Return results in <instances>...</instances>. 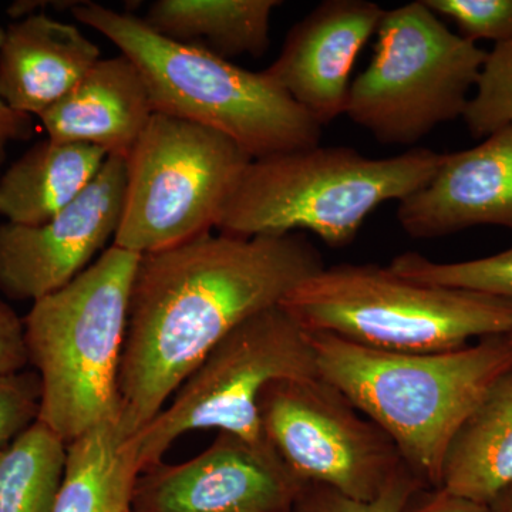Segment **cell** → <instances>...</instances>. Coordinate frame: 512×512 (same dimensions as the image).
Instances as JSON below:
<instances>
[{"label": "cell", "mask_w": 512, "mask_h": 512, "mask_svg": "<svg viewBox=\"0 0 512 512\" xmlns=\"http://www.w3.org/2000/svg\"><path fill=\"white\" fill-rule=\"evenodd\" d=\"M325 268L305 234H207L141 255L119 372V427L144 429L228 333Z\"/></svg>", "instance_id": "6da1fadb"}, {"label": "cell", "mask_w": 512, "mask_h": 512, "mask_svg": "<svg viewBox=\"0 0 512 512\" xmlns=\"http://www.w3.org/2000/svg\"><path fill=\"white\" fill-rule=\"evenodd\" d=\"M308 333V332H306ZM318 375L380 427L427 487H440L448 447L491 384L512 366L507 336L440 353H393L308 333Z\"/></svg>", "instance_id": "7a4b0ae2"}, {"label": "cell", "mask_w": 512, "mask_h": 512, "mask_svg": "<svg viewBox=\"0 0 512 512\" xmlns=\"http://www.w3.org/2000/svg\"><path fill=\"white\" fill-rule=\"evenodd\" d=\"M74 19L109 39L143 76L154 113L210 128L251 160L319 146L322 126L266 70L158 35L143 19L80 2Z\"/></svg>", "instance_id": "3957f363"}, {"label": "cell", "mask_w": 512, "mask_h": 512, "mask_svg": "<svg viewBox=\"0 0 512 512\" xmlns=\"http://www.w3.org/2000/svg\"><path fill=\"white\" fill-rule=\"evenodd\" d=\"M441 157L412 148L369 158L319 144L251 160L217 229L242 238L311 232L330 248H345L380 205L400 202L429 183Z\"/></svg>", "instance_id": "277c9868"}, {"label": "cell", "mask_w": 512, "mask_h": 512, "mask_svg": "<svg viewBox=\"0 0 512 512\" xmlns=\"http://www.w3.org/2000/svg\"><path fill=\"white\" fill-rule=\"evenodd\" d=\"M140 256L111 245L25 319L29 365L42 387L39 421L66 444L119 421V372Z\"/></svg>", "instance_id": "5b68a950"}, {"label": "cell", "mask_w": 512, "mask_h": 512, "mask_svg": "<svg viewBox=\"0 0 512 512\" xmlns=\"http://www.w3.org/2000/svg\"><path fill=\"white\" fill-rule=\"evenodd\" d=\"M281 306L305 332L382 352H450L470 339L512 330L507 299L416 284L375 264L325 266L292 289Z\"/></svg>", "instance_id": "8992f818"}, {"label": "cell", "mask_w": 512, "mask_h": 512, "mask_svg": "<svg viewBox=\"0 0 512 512\" xmlns=\"http://www.w3.org/2000/svg\"><path fill=\"white\" fill-rule=\"evenodd\" d=\"M487 55L451 32L424 0L386 9L372 60L350 84L345 114L384 146H414L464 116Z\"/></svg>", "instance_id": "52a82bcc"}, {"label": "cell", "mask_w": 512, "mask_h": 512, "mask_svg": "<svg viewBox=\"0 0 512 512\" xmlns=\"http://www.w3.org/2000/svg\"><path fill=\"white\" fill-rule=\"evenodd\" d=\"M251 158L210 128L154 114L126 160L113 245L156 254L211 234Z\"/></svg>", "instance_id": "ba28073f"}, {"label": "cell", "mask_w": 512, "mask_h": 512, "mask_svg": "<svg viewBox=\"0 0 512 512\" xmlns=\"http://www.w3.org/2000/svg\"><path fill=\"white\" fill-rule=\"evenodd\" d=\"M318 376L308 333L281 305L256 313L228 333L144 429L128 439L138 470L161 463L178 437L195 430L227 431L264 440L258 402L279 379Z\"/></svg>", "instance_id": "9c48e42d"}, {"label": "cell", "mask_w": 512, "mask_h": 512, "mask_svg": "<svg viewBox=\"0 0 512 512\" xmlns=\"http://www.w3.org/2000/svg\"><path fill=\"white\" fill-rule=\"evenodd\" d=\"M258 414L262 436L302 484L372 501L407 467L390 437L319 375L269 383Z\"/></svg>", "instance_id": "30bf717a"}, {"label": "cell", "mask_w": 512, "mask_h": 512, "mask_svg": "<svg viewBox=\"0 0 512 512\" xmlns=\"http://www.w3.org/2000/svg\"><path fill=\"white\" fill-rule=\"evenodd\" d=\"M303 485L265 439L218 431L192 460L141 471L130 512H293Z\"/></svg>", "instance_id": "8fae6325"}, {"label": "cell", "mask_w": 512, "mask_h": 512, "mask_svg": "<svg viewBox=\"0 0 512 512\" xmlns=\"http://www.w3.org/2000/svg\"><path fill=\"white\" fill-rule=\"evenodd\" d=\"M126 184V160L109 157L92 184L52 220L36 227L0 224V292L36 302L86 271L116 237Z\"/></svg>", "instance_id": "7c38bea8"}, {"label": "cell", "mask_w": 512, "mask_h": 512, "mask_svg": "<svg viewBox=\"0 0 512 512\" xmlns=\"http://www.w3.org/2000/svg\"><path fill=\"white\" fill-rule=\"evenodd\" d=\"M384 12L369 0H325L296 22L266 72L320 126L345 114L360 50L376 36Z\"/></svg>", "instance_id": "4fadbf2b"}, {"label": "cell", "mask_w": 512, "mask_h": 512, "mask_svg": "<svg viewBox=\"0 0 512 512\" xmlns=\"http://www.w3.org/2000/svg\"><path fill=\"white\" fill-rule=\"evenodd\" d=\"M409 237L431 239L478 225L512 231V126L468 150L443 154L433 178L399 202Z\"/></svg>", "instance_id": "5bb4252c"}, {"label": "cell", "mask_w": 512, "mask_h": 512, "mask_svg": "<svg viewBox=\"0 0 512 512\" xmlns=\"http://www.w3.org/2000/svg\"><path fill=\"white\" fill-rule=\"evenodd\" d=\"M154 114L143 76L120 55L100 59L39 120L50 140L86 144L127 160Z\"/></svg>", "instance_id": "9a60e30c"}, {"label": "cell", "mask_w": 512, "mask_h": 512, "mask_svg": "<svg viewBox=\"0 0 512 512\" xmlns=\"http://www.w3.org/2000/svg\"><path fill=\"white\" fill-rule=\"evenodd\" d=\"M100 59L99 47L77 26L30 13L5 29L0 97L13 110L42 116Z\"/></svg>", "instance_id": "2e32d148"}, {"label": "cell", "mask_w": 512, "mask_h": 512, "mask_svg": "<svg viewBox=\"0 0 512 512\" xmlns=\"http://www.w3.org/2000/svg\"><path fill=\"white\" fill-rule=\"evenodd\" d=\"M512 487V366L451 440L440 488L491 505Z\"/></svg>", "instance_id": "e0dca14e"}, {"label": "cell", "mask_w": 512, "mask_h": 512, "mask_svg": "<svg viewBox=\"0 0 512 512\" xmlns=\"http://www.w3.org/2000/svg\"><path fill=\"white\" fill-rule=\"evenodd\" d=\"M107 158L86 144L39 141L0 174V217L28 227L45 224L92 184Z\"/></svg>", "instance_id": "ac0fdd59"}, {"label": "cell", "mask_w": 512, "mask_h": 512, "mask_svg": "<svg viewBox=\"0 0 512 512\" xmlns=\"http://www.w3.org/2000/svg\"><path fill=\"white\" fill-rule=\"evenodd\" d=\"M279 0H157L141 18L158 35L224 57L264 56Z\"/></svg>", "instance_id": "d6986e66"}, {"label": "cell", "mask_w": 512, "mask_h": 512, "mask_svg": "<svg viewBox=\"0 0 512 512\" xmlns=\"http://www.w3.org/2000/svg\"><path fill=\"white\" fill-rule=\"evenodd\" d=\"M140 474L119 421H106L67 444L66 467L50 512H130Z\"/></svg>", "instance_id": "ffe728a7"}, {"label": "cell", "mask_w": 512, "mask_h": 512, "mask_svg": "<svg viewBox=\"0 0 512 512\" xmlns=\"http://www.w3.org/2000/svg\"><path fill=\"white\" fill-rule=\"evenodd\" d=\"M67 444L42 421L0 450V512H50L62 485Z\"/></svg>", "instance_id": "44dd1931"}, {"label": "cell", "mask_w": 512, "mask_h": 512, "mask_svg": "<svg viewBox=\"0 0 512 512\" xmlns=\"http://www.w3.org/2000/svg\"><path fill=\"white\" fill-rule=\"evenodd\" d=\"M387 268L416 284L467 289L512 302V248L454 264H440L416 252H406L397 255Z\"/></svg>", "instance_id": "7402d4cb"}, {"label": "cell", "mask_w": 512, "mask_h": 512, "mask_svg": "<svg viewBox=\"0 0 512 512\" xmlns=\"http://www.w3.org/2000/svg\"><path fill=\"white\" fill-rule=\"evenodd\" d=\"M463 119L476 138L512 126V40L488 52Z\"/></svg>", "instance_id": "603a6c76"}, {"label": "cell", "mask_w": 512, "mask_h": 512, "mask_svg": "<svg viewBox=\"0 0 512 512\" xmlns=\"http://www.w3.org/2000/svg\"><path fill=\"white\" fill-rule=\"evenodd\" d=\"M424 485L409 467H404L372 501L352 500L325 485L305 484L293 512H403Z\"/></svg>", "instance_id": "cb8c5ba5"}, {"label": "cell", "mask_w": 512, "mask_h": 512, "mask_svg": "<svg viewBox=\"0 0 512 512\" xmlns=\"http://www.w3.org/2000/svg\"><path fill=\"white\" fill-rule=\"evenodd\" d=\"M440 18L453 20L461 36L495 45L512 40V0H424Z\"/></svg>", "instance_id": "d4e9b609"}, {"label": "cell", "mask_w": 512, "mask_h": 512, "mask_svg": "<svg viewBox=\"0 0 512 512\" xmlns=\"http://www.w3.org/2000/svg\"><path fill=\"white\" fill-rule=\"evenodd\" d=\"M40 399L36 372L0 376V450L39 419Z\"/></svg>", "instance_id": "484cf974"}, {"label": "cell", "mask_w": 512, "mask_h": 512, "mask_svg": "<svg viewBox=\"0 0 512 512\" xmlns=\"http://www.w3.org/2000/svg\"><path fill=\"white\" fill-rule=\"evenodd\" d=\"M28 365L25 320L0 299V376L23 372Z\"/></svg>", "instance_id": "4316f807"}, {"label": "cell", "mask_w": 512, "mask_h": 512, "mask_svg": "<svg viewBox=\"0 0 512 512\" xmlns=\"http://www.w3.org/2000/svg\"><path fill=\"white\" fill-rule=\"evenodd\" d=\"M403 512H493L490 505L468 500L444 488H419L404 507Z\"/></svg>", "instance_id": "83f0119b"}, {"label": "cell", "mask_w": 512, "mask_h": 512, "mask_svg": "<svg viewBox=\"0 0 512 512\" xmlns=\"http://www.w3.org/2000/svg\"><path fill=\"white\" fill-rule=\"evenodd\" d=\"M3 36H5V29L0 28V45H2ZM33 131L35 127H33L32 116L13 110L0 97V170L5 164L8 144L13 141L29 140L33 136Z\"/></svg>", "instance_id": "f1b7e54d"}, {"label": "cell", "mask_w": 512, "mask_h": 512, "mask_svg": "<svg viewBox=\"0 0 512 512\" xmlns=\"http://www.w3.org/2000/svg\"><path fill=\"white\" fill-rule=\"evenodd\" d=\"M493 512H512V487L490 505Z\"/></svg>", "instance_id": "f546056e"}, {"label": "cell", "mask_w": 512, "mask_h": 512, "mask_svg": "<svg viewBox=\"0 0 512 512\" xmlns=\"http://www.w3.org/2000/svg\"><path fill=\"white\" fill-rule=\"evenodd\" d=\"M507 339H508V340H510V343H511V345H512V330H511V332H510V333H508V335H507Z\"/></svg>", "instance_id": "4dcf8cb0"}]
</instances>
